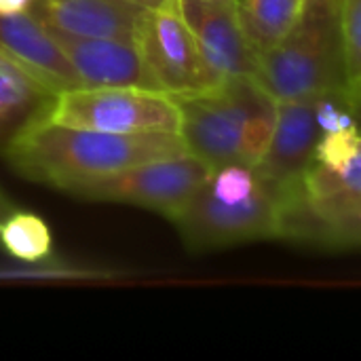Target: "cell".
<instances>
[{"label": "cell", "instance_id": "obj_1", "mask_svg": "<svg viewBox=\"0 0 361 361\" xmlns=\"http://www.w3.org/2000/svg\"><path fill=\"white\" fill-rule=\"evenodd\" d=\"M188 152L180 133H106L36 118L4 144L11 167L32 182L68 190L125 167Z\"/></svg>", "mask_w": 361, "mask_h": 361}, {"label": "cell", "instance_id": "obj_2", "mask_svg": "<svg viewBox=\"0 0 361 361\" xmlns=\"http://www.w3.org/2000/svg\"><path fill=\"white\" fill-rule=\"evenodd\" d=\"M173 99L180 106V135L188 152L212 169L260 163L277 123L279 102L256 76H228L214 91Z\"/></svg>", "mask_w": 361, "mask_h": 361}, {"label": "cell", "instance_id": "obj_3", "mask_svg": "<svg viewBox=\"0 0 361 361\" xmlns=\"http://www.w3.org/2000/svg\"><path fill=\"white\" fill-rule=\"evenodd\" d=\"M338 2L307 0L294 30L273 49L258 55L254 76L277 102L345 93L349 89Z\"/></svg>", "mask_w": 361, "mask_h": 361}, {"label": "cell", "instance_id": "obj_4", "mask_svg": "<svg viewBox=\"0 0 361 361\" xmlns=\"http://www.w3.org/2000/svg\"><path fill=\"white\" fill-rule=\"evenodd\" d=\"M47 121L106 133H180L178 102L152 89L78 87L55 95Z\"/></svg>", "mask_w": 361, "mask_h": 361}, {"label": "cell", "instance_id": "obj_5", "mask_svg": "<svg viewBox=\"0 0 361 361\" xmlns=\"http://www.w3.org/2000/svg\"><path fill=\"white\" fill-rule=\"evenodd\" d=\"M184 243L192 250L224 247L283 233V199L262 180L243 201L218 199L207 182L169 218Z\"/></svg>", "mask_w": 361, "mask_h": 361}, {"label": "cell", "instance_id": "obj_6", "mask_svg": "<svg viewBox=\"0 0 361 361\" xmlns=\"http://www.w3.org/2000/svg\"><path fill=\"white\" fill-rule=\"evenodd\" d=\"M212 171L203 159L184 152L74 184L66 192L85 201L135 205L171 218L209 180Z\"/></svg>", "mask_w": 361, "mask_h": 361}, {"label": "cell", "instance_id": "obj_7", "mask_svg": "<svg viewBox=\"0 0 361 361\" xmlns=\"http://www.w3.org/2000/svg\"><path fill=\"white\" fill-rule=\"evenodd\" d=\"M161 91L190 97L214 91L224 76L205 59L176 6L146 11L135 38Z\"/></svg>", "mask_w": 361, "mask_h": 361}, {"label": "cell", "instance_id": "obj_8", "mask_svg": "<svg viewBox=\"0 0 361 361\" xmlns=\"http://www.w3.org/2000/svg\"><path fill=\"white\" fill-rule=\"evenodd\" d=\"M319 97L322 95L279 102L269 148L254 167L256 173L283 199V205L300 192L305 176L315 163V148L322 137L315 118Z\"/></svg>", "mask_w": 361, "mask_h": 361}, {"label": "cell", "instance_id": "obj_9", "mask_svg": "<svg viewBox=\"0 0 361 361\" xmlns=\"http://www.w3.org/2000/svg\"><path fill=\"white\" fill-rule=\"evenodd\" d=\"M176 11L224 78L256 74L258 53L243 32L237 0H176Z\"/></svg>", "mask_w": 361, "mask_h": 361}, {"label": "cell", "instance_id": "obj_10", "mask_svg": "<svg viewBox=\"0 0 361 361\" xmlns=\"http://www.w3.org/2000/svg\"><path fill=\"white\" fill-rule=\"evenodd\" d=\"M0 51L51 95L82 87L78 72L57 38L30 11L0 15Z\"/></svg>", "mask_w": 361, "mask_h": 361}, {"label": "cell", "instance_id": "obj_11", "mask_svg": "<svg viewBox=\"0 0 361 361\" xmlns=\"http://www.w3.org/2000/svg\"><path fill=\"white\" fill-rule=\"evenodd\" d=\"M49 30L78 72L82 87H137L161 91L137 42L87 38L72 36L53 27Z\"/></svg>", "mask_w": 361, "mask_h": 361}, {"label": "cell", "instance_id": "obj_12", "mask_svg": "<svg viewBox=\"0 0 361 361\" xmlns=\"http://www.w3.org/2000/svg\"><path fill=\"white\" fill-rule=\"evenodd\" d=\"M27 11L47 27L72 36L135 42L148 8L129 0H32Z\"/></svg>", "mask_w": 361, "mask_h": 361}, {"label": "cell", "instance_id": "obj_13", "mask_svg": "<svg viewBox=\"0 0 361 361\" xmlns=\"http://www.w3.org/2000/svg\"><path fill=\"white\" fill-rule=\"evenodd\" d=\"M53 97L0 51V140H8L30 121L42 118Z\"/></svg>", "mask_w": 361, "mask_h": 361}, {"label": "cell", "instance_id": "obj_14", "mask_svg": "<svg viewBox=\"0 0 361 361\" xmlns=\"http://www.w3.org/2000/svg\"><path fill=\"white\" fill-rule=\"evenodd\" d=\"M307 0H237L243 32L260 55L281 42L305 13Z\"/></svg>", "mask_w": 361, "mask_h": 361}, {"label": "cell", "instance_id": "obj_15", "mask_svg": "<svg viewBox=\"0 0 361 361\" xmlns=\"http://www.w3.org/2000/svg\"><path fill=\"white\" fill-rule=\"evenodd\" d=\"M0 245L17 260L40 262L53 252V237L40 216L13 212L0 228Z\"/></svg>", "mask_w": 361, "mask_h": 361}, {"label": "cell", "instance_id": "obj_16", "mask_svg": "<svg viewBox=\"0 0 361 361\" xmlns=\"http://www.w3.org/2000/svg\"><path fill=\"white\" fill-rule=\"evenodd\" d=\"M338 23H341L345 74L349 85H353L361 78V0L338 2Z\"/></svg>", "mask_w": 361, "mask_h": 361}, {"label": "cell", "instance_id": "obj_17", "mask_svg": "<svg viewBox=\"0 0 361 361\" xmlns=\"http://www.w3.org/2000/svg\"><path fill=\"white\" fill-rule=\"evenodd\" d=\"M361 148V127H351L334 133H322L315 148V163L338 171L347 167Z\"/></svg>", "mask_w": 361, "mask_h": 361}, {"label": "cell", "instance_id": "obj_18", "mask_svg": "<svg viewBox=\"0 0 361 361\" xmlns=\"http://www.w3.org/2000/svg\"><path fill=\"white\" fill-rule=\"evenodd\" d=\"M322 241L343 243V245H361V201L326 226Z\"/></svg>", "mask_w": 361, "mask_h": 361}, {"label": "cell", "instance_id": "obj_19", "mask_svg": "<svg viewBox=\"0 0 361 361\" xmlns=\"http://www.w3.org/2000/svg\"><path fill=\"white\" fill-rule=\"evenodd\" d=\"M345 99H347V106H349V110L353 112V116H355L357 125L361 127V89L360 87H349V89L345 91Z\"/></svg>", "mask_w": 361, "mask_h": 361}, {"label": "cell", "instance_id": "obj_20", "mask_svg": "<svg viewBox=\"0 0 361 361\" xmlns=\"http://www.w3.org/2000/svg\"><path fill=\"white\" fill-rule=\"evenodd\" d=\"M32 0H0V15H15L27 11Z\"/></svg>", "mask_w": 361, "mask_h": 361}, {"label": "cell", "instance_id": "obj_21", "mask_svg": "<svg viewBox=\"0 0 361 361\" xmlns=\"http://www.w3.org/2000/svg\"><path fill=\"white\" fill-rule=\"evenodd\" d=\"M13 212H17V207H15V203L0 190V228H2V224L6 222V218L13 214Z\"/></svg>", "mask_w": 361, "mask_h": 361}, {"label": "cell", "instance_id": "obj_22", "mask_svg": "<svg viewBox=\"0 0 361 361\" xmlns=\"http://www.w3.org/2000/svg\"><path fill=\"white\" fill-rule=\"evenodd\" d=\"M142 8L154 11V8H167V6H176V0H129Z\"/></svg>", "mask_w": 361, "mask_h": 361}, {"label": "cell", "instance_id": "obj_23", "mask_svg": "<svg viewBox=\"0 0 361 361\" xmlns=\"http://www.w3.org/2000/svg\"><path fill=\"white\" fill-rule=\"evenodd\" d=\"M349 87H360V89H361V78H360V80H357V82H353V85H349Z\"/></svg>", "mask_w": 361, "mask_h": 361}]
</instances>
